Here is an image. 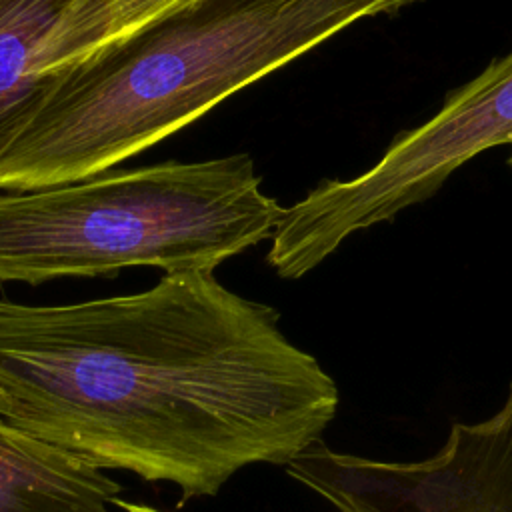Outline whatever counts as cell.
I'll use <instances>...</instances> for the list:
<instances>
[{"mask_svg":"<svg viewBox=\"0 0 512 512\" xmlns=\"http://www.w3.org/2000/svg\"><path fill=\"white\" fill-rule=\"evenodd\" d=\"M510 166H512V156H510Z\"/></svg>","mask_w":512,"mask_h":512,"instance_id":"10","label":"cell"},{"mask_svg":"<svg viewBox=\"0 0 512 512\" xmlns=\"http://www.w3.org/2000/svg\"><path fill=\"white\" fill-rule=\"evenodd\" d=\"M112 506H116V508H120V510H124V512H162V510H158V508H154V506H148V504L128 502V500H124V498H120V496H116V498L112 500Z\"/></svg>","mask_w":512,"mask_h":512,"instance_id":"9","label":"cell"},{"mask_svg":"<svg viewBox=\"0 0 512 512\" xmlns=\"http://www.w3.org/2000/svg\"><path fill=\"white\" fill-rule=\"evenodd\" d=\"M248 154L108 170L0 194V284L114 276L124 268L214 272L270 240L282 206Z\"/></svg>","mask_w":512,"mask_h":512,"instance_id":"3","label":"cell"},{"mask_svg":"<svg viewBox=\"0 0 512 512\" xmlns=\"http://www.w3.org/2000/svg\"><path fill=\"white\" fill-rule=\"evenodd\" d=\"M286 470L336 512H512V382L492 416L452 424L428 458L376 460L320 440Z\"/></svg>","mask_w":512,"mask_h":512,"instance_id":"5","label":"cell"},{"mask_svg":"<svg viewBox=\"0 0 512 512\" xmlns=\"http://www.w3.org/2000/svg\"><path fill=\"white\" fill-rule=\"evenodd\" d=\"M512 144V52L454 90L420 126L398 134L380 160L348 180H324L282 210L266 262L296 280L352 234L434 196L468 160Z\"/></svg>","mask_w":512,"mask_h":512,"instance_id":"4","label":"cell"},{"mask_svg":"<svg viewBox=\"0 0 512 512\" xmlns=\"http://www.w3.org/2000/svg\"><path fill=\"white\" fill-rule=\"evenodd\" d=\"M196 0H78V14L86 20L98 50L124 40L146 26L190 6Z\"/></svg>","mask_w":512,"mask_h":512,"instance_id":"8","label":"cell"},{"mask_svg":"<svg viewBox=\"0 0 512 512\" xmlns=\"http://www.w3.org/2000/svg\"><path fill=\"white\" fill-rule=\"evenodd\" d=\"M74 0H0V156L74 64L68 14Z\"/></svg>","mask_w":512,"mask_h":512,"instance_id":"6","label":"cell"},{"mask_svg":"<svg viewBox=\"0 0 512 512\" xmlns=\"http://www.w3.org/2000/svg\"><path fill=\"white\" fill-rule=\"evenodd\" d=\"M422 0H196L64 68L0 156V190L108 172L362 18Z\"/></svg>","mask_w":512,"mask_h":512,"instance_id":"2","label":"cell"},{"mask_svg":"<svg viewBox=\"0 0 512 512\" xmlns=\"http://www.w3.org/2000/svg\"><path fill=\"white\" fill-rule=\"evenodd\" d=\"M122 486L0 418V512H110Z\"/></svg>","mask_w":512,"mask_h":512,"instance_id":"7","label":"cell"},{"mask_svg":"<svg viewBox=\"0 0 512 512\" xmlns=\"http://www.w3.org/2000/svg\"><path fill=\"white\" fill-rule=\"evenodd\" d=\"M214 272L74 304L0 298V418L104 470L216 496L322 440L338 388Z\"/></svg>","mask_w":512,"mask_h":512,"instance_id":"1","label":"cell"}]
</instances>
